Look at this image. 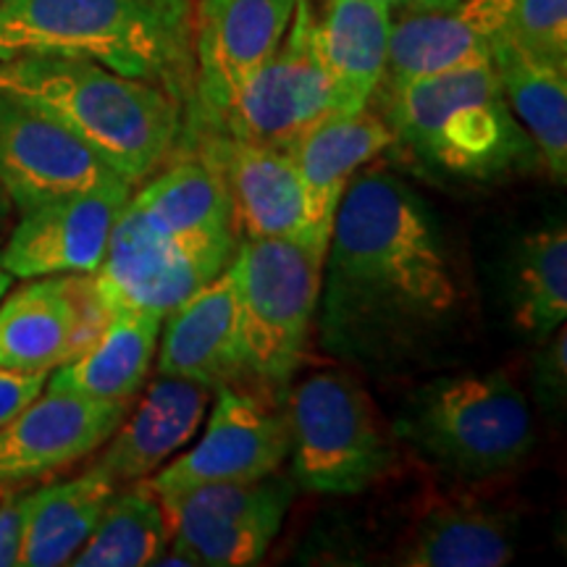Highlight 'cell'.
Here are the masks:
<instances>
[{
  "label": "cell",
  "mask_w": 567,
  "mask_h": 567,
  "mask_svg": "<svg viewBox=\"0 0 567 567\" xmlns=\"http://www.w3.org/2000/svg\"><path fill=\"white\" fill-rule=\"evenodd\" d=\"M163 318L158 310H113L95 342L55 368L45 386L92 400H134L153 365Z\"/></svg>",
  "instance_id": "cell-23"
},
{
  "label": "cell",
  "mask_w": 567,
  "mask_h": 567,
  "mask_svg": "<svg viewBox=\"0 0 567 567\" xmlns=\"http://www.w3.org/2000/svg\"><path fill=\"white\" fill-rule=\"evenodd\" d=\"M48 371H13L0 368V429L17 417L48 384Z\"/></svg>",
  "instance_id": "cell-32"
},
{
  "label": "cell",
  "mask_w": 567,
  "mask_h": 567,
  "mask_svg": "<svg viewBox=\"0 0 567 567\" xmlns=\"http://www.w3.org/2000/svg\"><path fill=\"white\" fill-rule=\"evenodd\" d=\"M386 6L389 13H425V11H455L463 0H375Z\"/></svg>",
  "instance_id": "cell-35"
},
{
  "label": "cell",
  "mask_w": 567,
  "mask_h": 567,
  "mask_svg": "<svg viewBox=\"0 0 567 567\" xmlns=\"http://www.w3.org/2000/svg\"><path fill=\"white\" fill-rule=\"evenodd\" d=\"M189 153L132 193L113 229L153 245L239 234L224 179L200 153Z\"/></svg>",
  "instance_id": "cell-18"
},
{
  "label": "cell",
  "mask_w": 567,
  "mask_h": 567,
  "mask_svg": "<svg viewBox=\"0 0 567 567\" xmlns=\"http://www.w3.org/2000/svg\"><path fill=\"white\" fill-rule=\"evenodd\" d=\"M484 61H492L488 40L457 9L392 13L386 69L379 90Z\"/></svg>",
  "instance_id": "cell-27"
},
{
  "label": "cell",
  "mask_w": 567,
  "mask_h": 567,
  "mask_svg": "<svg viewBox=\"0 0 567 567\" xmlns=\"http://www.w3.org/2000/svg\"><path fill=\"white\" fill-rule=\"evenodd\" d=\"M239 234L182 239L176 245H153L113 229L109 252L92 274L103 308L158 310L168 316L216 279L237 252Z\"/></svg>",
  "instance_id": "cell-14"
},
{
  "label": "cell",
  "mask_w": 567,
  "mask_h": 567,
  "mask_svg": "<svg viewBox=\"0 0 567 567\" xmlns=\"http://www.w3.org/2000/svg\"><path fill=\"white\" fill-rule=\"evenodd\" d=\"M295 488L292 478L271 473L155 496L172 542L189 551L197 567H247L266 559L292 507Z\"/></svg>",
  "instance_id": "cell-8"
},
{
  "label": "cell",
  "mask_w": 567,
  "mask_h": 567,
  "mask_svg": "<svg viewBox=\"0 0 567 567\" xmlns=\"http://www.w3.org/2000/svg\"><path fill=\"white\" fill-rule=\"evenodd\" d=\"M208 386L176 375H161L147 386L134 415H126L101 446V457L92 467L116 486L153 476L168 457L193 442L208 413Z\"/></svg>",
  "instance_id": "cell-20"
},
{
  "label": "cell",
  "mask_w": 567,
  "mask_h": 567,
  "mask_svg": "<svg viewBox=\"0 0 567 567\" xmlns=\"http://www.w3.org/2000/svg\"><path fill=\"white\" fill-rule=\"evenodd\" d=\"M116 488L109 476L90 467L76 478L27 492L19 565H69L95 530Z\"/></svg>",
  "instance_id": "cell-25"
},
{
  "label": "cell",
  "mask_w": 567,
  "mask_h": 567,
  "mask_svg": "<svg viewBox=\"0 0 567 567\" xmlns=\"http://www.w3.org/2000/svg\"><path fill=\"white\" fill-rule=\"evenodd\" d=\"M0 92L45 113L134 187L182 151L187 132L172 92L82 59H0Z\"/></svg>",
  "instance_id": "cell-3"
},
{
  "label": "cell",
  "mask_w": 567,
  "mask_h": 567,
  "mask_svg": "<svg viewBox=\"0 0 567 567\" xmlns=\"http://www.w3.org/2000/svg\"><path fill=\"white\" fill-rule=\"evenodd\" d=\"M326 247L295 239L237 245L229 274L239 342L255 384L287 386L300 365L318 310Z\"/></svg>",
  "instance_id": "cell-7"
},
{
  "label": "cell",
  "mask_w": 567,
  "mask_h": 567,
  "mask_svg": "<svg viewBox=\"0 0 567 567\" xmlns=\"http://www.w3.org/2000/svg\"><path fill=\"white\" fill-rule=\"evenodd\" d=\"M515 557V526L499 509L465 502L423 513L396 551L405 567H502Z\"/></svg>",
  "instance_id": "cell-26"
},
{
  "label": "cell",
  "mask_w": 567,
  "mask_h": 567,
  "mask_svg": "<svg viewBox=\"0 0 567 567\" xmlns=\"http://www.w3.org/2000/svg\"><path fill=\"white\" fill-rule=\"evenodd\" d=\"M494 38L534 59L567 66V0H515Z\"/></svg>",
  "instance_id": "cell-30"
},
{
  "label": "cell",
  "mask_w": 567,
  "mask_h": 567,
  "mask_svg": "<svg viewBox=\"0 0 567 567\" xmlns=\"http://www.w3.org/2000/svg\"><path fill=\"white\" fill-rule=\"evenodd\" d=\"M297 0H195V118L184 147L216 130L237 92L279 51Z\"/></svg>",
  "instance_id": "cell-10"
},
{
  "label": "cell",
  "mask_w": 567,
  "mask_h": 567,
  "mask_svg": "<svg viewBox=\"0 0 567 567\" xmlns=\"http://www.w3.org/2000/svg\"><path fill=\"white\" fill-rule=\"evenodd\" d=\"M158 373L195 381L210 392L250 381L237 329L229 266L166 318Z\"/></svg>",
  "instance_id": "cell-19"
},
{
  "label": "cell",
  "mask_w": 567,
  "mask_h": 567,
  "mask_svg": "<svg viewBox=\"0 0 567 567\" xmlns=\"http://www.w3.org/2000/svg\"><path fill=\"white\" fill-rule=\"evenodd\" d=\"M216 392L200 442L145 478L153 494H182L197 486L255 481L279 473L289 455L287 410H276L258 394L237 392L234 386Z\"/></svg>",
  "instance_id": "cell-11"
},
{
  "label": "cell",
  "mask_w": 567,
  "mask_h": 567,
  "mask_svg": "<svg viewBox=\"0 0 567 567\" xmlns=\"http://www.w3.org/2000/svg\"><path fill=\"white\" fill-rule=\"evenodd\" d=\"M116 176L61 124L0 92V187L19 213Z\"/></svg>",
  "instance_id": "cell-17"
},
{
  "label": "cell",
  "mask_w": 567,
  "mask_h": 567,
  "mask_svg": "<svg viewBox=\"0 0 567 567\" xmlns=\"http://www.w3.org/2000/svg\"><path fill=\"white\" fill-rule=\"evenodd\" d=\"M392 13L375 0H326L313 48L334 90L337 113L368 109L386 69Z\"/></svg>",
  "instance_id": "cell-22"
},
{
  "label": "cell",
  "mask_w": 567,
  "mask_h": 567,
  "mask_svg": "<svg viewBox=\"0 0 567 567\" xmlns=\"http://www.w3.org/2000/svg\"><path fill=\"white\" fill-rule=\"evenodd\" d=\"M505 101L555 182L567 176V66L534 59L505 40H488Z\"/></svg>",
  "instance_id": "cell-24"
},
{
  "label": "cell",
  "mask_w": 567,
  "mask_h": 567,
  "mask_svg": "<svg viewBox=\"0 0 567 567\" xmlns=\"http://www.w3.org/2000/svg\"><path fill=\"white\" fill-rule=\"evenodd\" d=\"M11 55L101 63L172 92L187 130L195 118V0H0V59Z\"/></svg>",
  "instance_id": "cell-2"
},
{
  "label": "cell",
  "mask_w": 567,
  "mask_h": 567,
  "mask_svg": "<svg viewBox=\"0 0 567 567\" xmlns=\"http://www.w3.org/2000/svg\"><path fill=\"white\" fill-rule=\"evenodd\" d=\"M172 544L166 513L145 478L116 488L95 530L71 557L74 567L153 565Z\"/></svg>",
  "instance_id": "cell-29"
},
{
  "label": "cell",
  "mask_w": 567,
  "mask_h": 567,
  "mask_svg": "<svg viewBox=\"0 0 567 567\" xmlns=\"http://www.w3.org/2000/svg\"><path fill=\"white\" fill-rule=\"evenodd\" d=\"M132 402L45 386L0 429V488L32 484L95 455L130 415Z\"/></svg>",
  "instance_id": "cell-15"
},
{
  "label": "cell",
  "mask_w": 567,
  "mask_h": 567,
  "mask_svg": "<svg viewBox=\"0 0 567 567\" xmlns=\"http://www.w3.org/2000/svg\"><path fill=\"white\" fill-rule=\"evenodd\" d=\"M11 284H13V276H11L9 271H6L3 264H0V300H3V295L9 292Z\"/></svg>",
  "instance_id": "cell-37"
},
{
  "label": "cell",
  "mask_w": 567,
  "mask_h": 567,
  "mask_svg": "<svg viewBox=\"0 0 567 567\" xmlns=\"http://www.w3.org/2000/svg\"><path fill=\"white\" fill-rule=\"evenodd\" d=\"M394 436L460 481L515 471L536 446L534 413L507 373L439 375L408 394Z\"/></svg>",
  "instance_id": "cell-5"
},
{
  "label": "cell",
  "mask_w": 567,
  "mask_h": 567,
  "mask_svg": "<svg viewBox=\"0 0 567 567\" xmlns=\"http://www.w3.org/2000/svg\"><path fill=\"white\" fill-rule=\"evenodd\" d=\"M132 193L134 184L116 176L21 213L0 247V264L13 279L95 274Z\"/></svg>",
  "instance_id": "cell-12"
},
{
  "label": "cell",
  "mask_w": 567,
  "mask_h": 567,
  "mask_svg": "<svg viewBox=\"0 0 567 567\" xmlns=\"http://www.w3.org/2000/svg\"><path fill=\"white\" fill-rule=\"evenodd\" d=\"M24 281L0 300V368L51 373L87 350L111 313L92 274Z\"/></svg>",
  "instance_id": "cell-13"
},
{
  "label": "cell",
  "mask_w": 567,
  "mask_h": 567,
  "mask_svg": "<svg viewBox=\"0 0 567 567\" xmlns=\"http://www.w3.org/2000/svg\"><path fill=\"white\" fill-rule=\"evenodd\" d=\"M24 499L27 492H9L0 496V567H17L24 536Z\"/></svg>",
  "instance_id": "cell-33"
},
{
  "label": "cell",
  "mask_w": 567,
  "mask_h": 567,
  "mask_svg": "<svg viewBox=\"0 0 567 567\" xmlns=\"http://www.w3.org/2000/svg\"><path fill=\"white\" fill-rule=\"evenodd\" d=\"M465 289L434 213L400 176L358 172L329 231L321 350L373 373L408 371L450 342Z\"/></svg>",
  "instance_id": "cell-1"
},
{
  "label": "cell",
  "mask_w": 567,
  "mask_h": 567,
  "mask_svg": "<svg viewBox=\"0 0 567 567\" xmlns=\"http://www.w3.org/2000/svg\"><path fill=\"white\" fill-rule=\"evenodd\" d=\"M13 213H17V208H13L9 193L0 187V245H3L6 237H9V231L13 226Z\"/></svg>",
  "instance_id": "cell-36"
},
{
  "label": "cell",
  "mask_w": 567,
  "mask_h": 567,
  "mask_svg": "<svg viewBox=\"0 0 567 567\" xmlns=\"http://www.w3.org/2000/svg\"><path fill=\"white\" fill-rule=\"evenodd\" d=\"M530 389L544 415L557 421L565 413L567 402V331L565 323L555 334L536 344L530 358Z\"/></svg>",
  "instance_id": "cell-31"
},
{
  "label": "cell",
  "mask_w": 567,
  "mask_h": 567,
  "mask_svg": "<svg viewBox=\"0 0 567 567\" xmlns=\"http://www.w3.org/2000/svg\"><path fill=\"white\" fill-rule=\"evenodd\" d=\"M184 151L200 153L224 179L239 237L245 231V239L329 245L310 229L302 184L289 153L224 132L197 134Z\"/></svg>",
  "instance_id": "cell-16"
},
{
  "label": "cell",
  "mask_w": 567,
  "mask_h": 567,
  "mask_svg": "<svg viewBox=\"0 0 567 567\" xmlns=\"http://www.w3.org/2000/svg\"><path fill=\"white\" fill-rule=\"evenodd\" d=\"M284 410L289 423V478L302 492L363 494L396 465L392 425L352 375H308Z\"/></svg>",
  "instance_id": "cell-6"
},
{
  "label": "cell",
  "mask_w": 567,
  "mask_h": 567,
  "mask_svg": "<svg viewBox=\"0 0 567 567\" xmlns=\"http://www.w3.org/2000/svg\"><path fill=\"white\" fill-rule=\"evenodd\" d=\"M513 3L515 0H463L457 11L463 13V19L473 30H478L486 40H492L502 30V24H505Z\"/></svg>",
  "instance_id": "cell-34"
},
{
  "label": "cell",
  "mask_w": 567,
  "mask_h": 567,
  "mask_svg": "<svg viewBox=\"0 0 567 567\" xmlns=\"http://www.w3.org/2000/svg\"><path fill=\"white\" fill-rule=\"evenodd\" d=\"M509 310L528 342H544L567 316V229L549 224L528 231L509 260Z\"/></svg>",
  "instance_id": "cell-28"
},
{
  "label": "cell",
  "mask_w": 567,
  "mask_h": 567,
  "mask_svg": "<svg viewBox=\"0 0 567 567\" xmlns=\"http://www.w3.org/2000/svg\"><path fill=\"white\" fill-rule=\"evenodd\" d=\"M313 17L310 0H297L279 51L247 80L210 132L287 153L305 132L337 113L334 90L313 48Z\"/></svg>",
  "instance_id": "cell-9"
},
{
  "label": "cell",
  "mask_w": 567,
  "mask_h": 567,
  "mask_svg": "<svg viewBox=\"0 0 567 567\" xmlns=\"http://www.w3.org/2000/svg\"><path fill=\"white\" fill-rule=\"evenodd\" d=\"M381 90L394 142L431 172L494 182L526 172L538 158L509 111L492 61Z\"/></svg>",
  "instance_id": "cell-4"
},
{
  "label": "cell",
  "mask_w": 567,
  "mask_h": 567,
  "mask_svg": "<svg viewBox=\"0 0 567 567\" xmlns=\"http://www.w3.org/2000/svg\"><path fill=\"white\" fill-rule=\"evenodd\" d=\"M394 145L386 118L368 109L354 113H331L289 147L300 176L310 229L329 243L331 221L352 176Z\"/></svg>",
  "instance_id": "cell-21"
}]
</instances>
